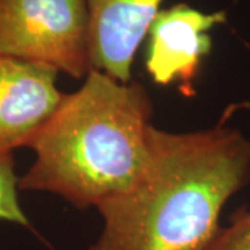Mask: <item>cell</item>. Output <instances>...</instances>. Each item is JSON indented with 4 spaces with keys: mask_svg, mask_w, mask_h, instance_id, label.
<instances>
[{
    "mask_svg": "<svg viewBox=\"0 0 250 250\" xmlns=\"http://www.w3.org/2000/svg\"><path fill=\"white\" fill-rule=\"evenodd\" d=\"M56 78L50 68L0 56V156L27 147L53 114L64 95Z\"/></svg>",
    "mask_w": 250,
    "mask_h": 250,
    "instance_id": "obj_5",
    "label": "cell"
},
{
    "mask_svg": "<svg viewBox=\"0 0 250 250\" xmlns=\"http://www.w3.org/2000/svg\"><path fill=\"white\" fill-rule=\"evenodd\" d=\"M227 22L225 11L205 13L185 3L160 9L146 32L145 67L154 83L178 85L192 98L202 62L211 52L210 31Z\"/></svg>",
    "mask_w": 250,
    "mask_h": 250,
    "instance_id": "obj_4",
    "label": "cell"
},
{
    "mask_svg": "<svg viewBox=\"0 0 250 250\" xmlns=\"http://www.w3.org/2000/svg\"><path fill=\"white\" fill-rule=\"evenodd\" d=\"M163 0H86L90 60L95 70L131 82L135 54Z\"/></svg>",
    "mask_w": 250,
    "mask_h": 250,
    "instance_id": "obj_6",
    "label": "cell"
},
{
    "mask_svg": "<svg viewBox=\"0 0 250 250\" xmlns=\"http://www.w3.org/2000/svg\"><path fill=\"white\" fill-rule=\"evenodd\" d=\"M245 107H250V102H249V103H246V104H245Z\"/></svg>",
    "mask_w": 250,
    "mask_h": 250,
    "instance_id": "obj_9",
    "label": "cell"
},
{
    "mask_svg": "<svg viewBox=\"0 0 250 250\" xmlns=\"http://www.w3.org/2000/svg\"><path fill=\"white\" fill-rule=\"evenodd\" d=\"M206 250H250V210H236L228 225H221Z\"/></svg>",
    "mask_w": 250,
    "mask_h": 250,
    "instance_id": "obj_8",
    "label": "cell"
},
{
    "mask_svg": "<svg viewBox=\"0 0 250 250\" xmlns=\"http://www.w3.org/2000/svg\"><path fill=\"white\" fill-rule=\"evenodd\" d=\"M18 177L13 154L0 156V220L31 228L18 200Z\"/></svg>",
    "mask_w": 250,
    "mask_h": 250,
    "instance_id": "obj_7",
    "label": "cell"
},
{
    "mask_svg": "<svg viewBox=\"0 0 250 250\" xmlns=\"http://www.w3.org/2000/svg\"><path fill=\"white\" fill-rule=\"evenodd\" d=\"M0 56L85 78L93 70L86 0H0Z\"/></svg>",
    "mask_w": 250,
    "mask_h": 250,
    "instance_id": "obj_3",
    "label": "cell"
},
{
    "mask_svg": "<svg viewBox=\"0 0 250 250\" xmlns=\"http://www.w3.org/2000/svg\"><path fill=\"white\" fill-rule=\"evenodd\" d=\"M83 85L64 93L27 147L31 168L20 190L62 196L78 208L103 205L134 185L147 160L153 103L138 82L121 83L90 70Z\"/></svg>",
    "mask_w": 250,
    "mask_h": 250,
    "instance_id": "obj_2",
    "label": "cell"
},
{
    "mask_svg": "<svg viewBox=\"0 0 250 250\" xmlns=\"http://www.w3.org/2000/svg\"><path fill=\"white\" fill-rule=\"evenodd\" d=\"M250 182V141L221 123L147 132L134 185L98 207L103 231L89 250H206L225 203Z\"/></svg>",
    "mask_w": 250,
    "mask_h": 250,
    "instance_id": "obj_1",
    "label": "cell"
}]
</instances>
